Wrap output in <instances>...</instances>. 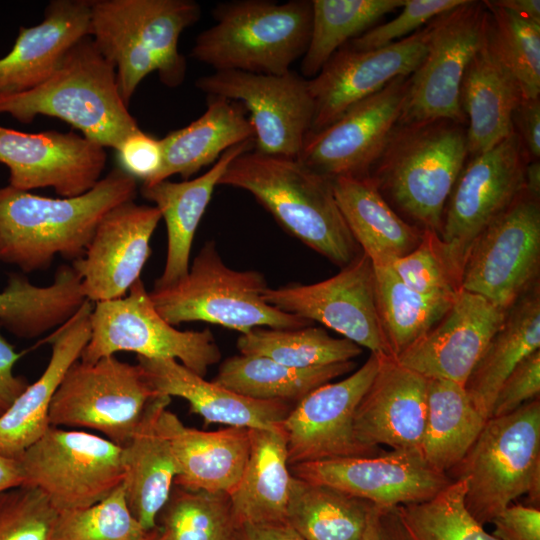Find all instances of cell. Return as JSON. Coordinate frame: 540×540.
<instances>
[{
	"instance_id": "cell-1",
	"label": "cell",
	"mask_w": 540,
	"mask_h": 540,
	"mask_svg": "<svg viewBox=\"0 0 540 540\" xmlns=\"http://www.w3.org/2000/svg\"><path fill=\"white\" fill-rule=\"evenodd\" d=\"M134 177L112 169L89 191L50 198L11 187L0 188V262L24 273L47 270L57 255L81 258L103 217L133 201Z\"/></svg>"
},
{
	"instance_id": "cell-2",
	"label": "cell",
	"mask_w": 540,
	"mask_h": 540,
	"mask_svg": "<svg viewBox=\"0 0 540 540\" xmlns=\"http://www.w3.org/2000/svg\"><path fill=\"white\" fill-rule=\"evenodd\" d=\"M218 185L249 192L290 235L344 267L360 252L338 207L332 179L298 159L246 151Z\"/></svg>"
},
{
	"instance_id": "cell-3",
	"label": "cell",
	"mask_w": 540,
	"mask_h": 540,
	"mask_svg": "<svg viewBox=\"0 0 540 540\" xmlns=\"http://www.w3.org/2000/svg\"><path fill=\"white\" fill-rule=\"evenodd\" d=\"M200 15V5L192 0H91L90 37L114 65L127 106L154 71L167 87L183 83L187 64L178 41Z\"/></svg>"
},
{
	"instance_id": "cell-4",
	"label": "cell",
	"mask_w": 540,
	"mask_h": 540,
	"mask_svg": "<svg viewBox=\"0 0 540 540\" xmlns=\"http://www.w3.org/2000/svg\"><path fill=\"white\" fill-rule=\"evenodd\" d=\"M0 113L25 124L38 115L59 118L87 139L115 150L140 130L120 95L114 65L90 36L77 42L42 84L0 96Z\"/></svg>"
},
{
	"instance_id": "cell-5",
	"label": "cell",
	"mask_w": 540,
	"mask_h": 540,
	"mask_svg": "<svg viewBox=\"0 0 540 540\" xmlns=\"http://www.w3.org/2000/svg\"><path fill=\"white\" fill-rule=\"evenodd\" d=\"M468 155L464 124L445 119L397 124L369 177L421 229L439 234Z\"/></svg>"
},
{
	"instance_id": "cell-6",
	"label": "cell",
	"mask_w": 540,
	"mask_h": 540,
	"mask_svg": "<svg viewBox=\"0 0 540 540\" xmlns=\"http://www.w3.org/2000/svg\"><path fill=\"white\" fill-rule=\"evenodd\" d=\"M212 15L215 24L196 37L190 55L215 71L282 75L309 44L311 0L223 2Z\"/></svg>"
},
{
	"instance_id": "cell-7",
	"label": "cell",
	"mask_w": 540,
	"mask_h": 540,
	"mask_svg": "<svg viewBox=\"0 0 540 540\" xmlns=\"http://www.w3.org/2000/svg\"><path fill=\"white\" fill-rule=\"evenodd\" d=\"M447 475L452 481L466 482L465 508L482 526L524 494L531 507L539 508L540 399L510 414L490 417Z\"/></svg>"
},
{
	"instance_id": "cell-8",
	"label": "cell",
	"mask_w": 540,
	"mask_h": 540,
	"mask_svg": "<svg viewBox=\"0 0 540 540\" xmlns=\"http://www.w3.org/2000/svg\"><path fill=\"white\" fill-rule=\"evenodd\" d=\"M267 287L260 272L228 267L210 240L182 279L148 293L156 311L174 327L203 321L244 334L260 327L298 329L313 324L269 305L263 298Z\"/></svg>"
},
{
	"instance_id": "cell-9",
	"label": "cell",
	"mask_w": 540,
	"mask_h": 540,
	"mask_svg": "<svg viewBox=\"0 0 540 540\" xmlns=\"http://www.w3.org/2000/svg\"><path fill=\"white\" fill-rule=\"evenodd\" d=\"M90 331L80 356L83 362L134 352L145 358L174 359L205 377L221 359L210 329L181 331L169 324L156 311L142 279L124 297L95 303Z\"/></svg>"
},
{
	"instance_id": "cell-10",
	"label": "cell",
	"mask_w": 540,
	"mask_h": 540,
	"mask_svg": "<svg viewBox=\"0 0 540 540\" xmlns=\"http://www.w3.org/2000/svg\"><path fill=\"white\" fill-rule=\"evenodd\" d=\"M17 459L23 485L38 488L58 513L94 505L124 480L122 447L85 431L49 426Z\"/></svg>"
},
{
	"instance_id": "cell-11",
	"label": "cell",
	"mask_w": 540,
	"mask_h": 540,
	"mask_svg": "<svg viewBox=\"0 0 540 540\" xmlns=\"http://www.w3.org/2000/svg\"><path fill=\"white\" fill-rule=\"evenodd\" d=\"M155 395L138 363L121 361L115 355L93 363L79 359L67 370L52 399L49 423L95 430L124 447Z\"/></svg>"
},
{
	"instance_id": "cell-12",
	"label": "cell",
	"mask_w": 540,
	"mask_h": 540,
	"mask_svg": "<svg viewBox=\"0 0 540 540\" xmlns=\"http://www.w3.org/2000/svg\"><path fill=\"white\" fill-rule=\"evenodd\" d=\"M484 1L465 0L430 21L426 55L409 76L398 124L451 120L466 125L460 105L465 70L488 26Z\"/></svg>"
},
{
	"instance_id": "cell-13",
	"label": "cell",
	"mask_w": 540,
	"mask_h": 540,
	"mask_svg": "<svg viewBox=\"0 0 540 540\" xmlns=\"http://www.w3.org/2000/svg\"><path fill=\"white\" fill-rule=\"evenodd\" d=\"M540 204L524 190L474 240L462 289L509 309L539 282Z\"/></svg>"
},
{
	"instance_id": "cell-14",
	"label": "cell",
	"mask_w": 540,
	"mask_h": 540,
	"mask_svg": "<svg viewBox=\"0 0 540 540\" xmlns=\"http://www.w3.org/2000/svg\"><path fill=\"white\" fill-rule=\"evenodd\" d=\"M528 161L514 131L491 149L471 156L462 168L445 206L439 233L461 275L474 240L524 190Z\"/></svg>"
},
{
	"instance_id": "cell-15",
	"label": "cell",
	"mask_w": 540,
	"mask_h": 540,
	"mask_svg": "<svg viewBox=\"0 0 540 540\" xmlns=\"http://www.w3.org/2000/svg\"><path fill=\"white\" fill-rule=\"evenodd\" d=\"M195 86L207 96L243 105L254 130L253 150L298 158L314 116L308 79L291 70L282 75L225 70L198 78Z\"/></svg>"
},
{
	"instance_id": "cell-16",
	"label": "cell",
	"mask_w": 540,
	"mask_h": 540,
	"mask_svg": "<svg viewBox=\"0 0 540 540\" xmlns=\"http://www.w3.org/2000/svg\"><path fill=\"white\" fill-rule=\"evenodd\" d=\"M263 298L282 312L321 323L377 356L393 357L377 310L373 263L363 252L328 279L267 287Z\"/></svg>"
},
{
	"instance_id": "cell-17",
	"label": "cell",
	"mask_w": 540,
	"mask_h": 540,
	"mask_svg": "<svg viewBox=\"0 0 540 540\" xmlns=\"http://www.w3.org/2000/svg\"><path fill=\"white\" fill-rule=\"evenodd\" d=\"M380 357L371 353L346 378L326 383L296 403L281 424L290 466L344 457L380 454L356 438V408L372 383Z\"/></svg>"
},
{
	"instance_id": "cell-18",
	"label": "cell",
	"mask_w": 540,
	"mask_h": 540,
	"mask_svg": "<svg viewBox=\"0 0 540 540\" xmlns=\"http://www.w3.org/2000/svg\"><path fill=\"white\" fill-rule=\"evenodd\" d=\"M408 79L395 78L327 127L309 132L297 159L330 179L368 177L398 124Z\"/></svg>"
},
{
	"instance_id": "cell-19",
	"label": "cell",
	"mask_w": 540,
	"mask_h": 540,
	"mask_svg": "<svg viewBox=\"0 0 540 540\" xmlns=\"http://www.w3.org/2000/svg\"><path fill=\"white\" fill-rule=\"evenodd\" d=\"M290 471L307 482L388 507L427 501L452 482L426 461L420 449L305 462L290 466Z\"/></svg>"
},
{
	"instance_id": "cell-20",
	"label": "cell",
	"mask_w": 540,
	"mask_h": 540,
	"mask_svg": "<svg viewBox=\"0 0 540 540\" xmlns=\"http://www.w3.org/2000/svg\"><path fill=\"white\" fill-rule=\"evenodd\" d=\"M431 34L430 22L410 36L372 50L340 48L308 79L314 103L309 132L319 131L355 103L375 94L397 77L410 76L423 61Z\"/></svg>"
},
{
	"instance_id": "cell-21",
	"label": "cell",
	"mask_w": 540,
	"mask_h": 540,
	"mask_svg": "<svg viewBox=\"0 0 540 540\" xmlns=\"http://www.w3.org/2000/svg\"><path fill=\"white\" fill-rule=\"evenodd\" d=\"M106 161L103 146L73 132L24 133L0 126V162L16 189L51 187L63 198L79 196L98 183Z\"/></svg>"
},
{
	"instance_id": "cell-22",
	"label": "cell",
	"mask_w": 540,
	"mask_h": 540,
	"mask_svg": "<svg viewBox=\"0 0 540 540\" xmlns=\"http://www.w3.org/2000/svg\"><path fill=\"white\" fill-rule=\"evenodd\" d=\"M161 219L157 207L134 200L103 217L84 255L72 262L86 300L97 303L124 297L141 279L151 255L150 240Z\"/></svg>"
},
{
	"instance_id": "cell-23",
	"label": "cell",
	"mask_w": 540,
	"mask_h": 540,
	"mask_svg": "<svg viewBox=\"0 0 540 540\" xmlns=\"http://www.w3.org/2000/svg\"><path fill=\"white\" fill-rule=\"evenodd\" d=\"M507 310L462 289L441 320L395 359L426 378L464 386Z\"/></svg>"
},
{
	"instance_id": "cell-24",
	"label": "cell",
	"mask_w": 540,
	"mask_h": 540,
	"mask_svg": "<svg viewBox=\"0 0 540 540\" xmlns=\"http://www.w3.org/2000/svg\"><path fill=\"white\" fill-rule=\"evenodd\" d=\"M380 357V356H379ZM428 378L380 357L379 369L354 415L357 440L381 450L420 449L425 428Z\"/></svg>"
},
{
	"instance_id": "cell-25",
	"label": "cell",
	"mask_w": 540,
	"mask_h": 540,
	"mask_svg": "<svg viewBox=\"0 0 540 540\" xmlns=\"http://www.w3.org/2000/svg\"><path fill=\"white\" fill-rule=\"evenodd\" d=\"M156 395L180 397L189 403L205 425L224 424L246 429H277L294 405L257 400L207 381L174 359L137 356Z\"/></svg>"
},
{
	"instance_id": "cell-26",
	"label": "cell",
	"mask_w": 540,
	"mask_h": 540,
	"mask_svg": "<svg viewBox=\"0 0 540 540\" xmlns=\"http://www.w3.org/2000/svg\"><path fill=\"white\" fill-rule=\"evenodd\" d=\"M91 0H53L38 25L20 27L12 50L0 59V96L46 81L67 52L90 36Z\"/></svg>"
},
{
	"instance_id": "cell-27",
	"label": "cell",
	"mask_w": 540,
	"mask_h": 540,
	"mask_svg": "<svg viewBox=\"0 0 540 540\" xmlns=\"http://www.w3.org/2000/svg\"><path fill=\"white\" fill-rule=\"evenodd\" d=\"M92 308V302L85 300L77 313L47 338L51 355L45 370L0 417V454L17 459L49 428L52 399L90 339Z\"/></svg>"
},
{
	"instance_id": "cell-28",
	"label": "cell",
	"mask_w": 540,
	"mask_h": 540,
	"mask_svg": "<svg viewBox=\"0 0 540 540\" xmlns=\"http://www.w3.org/2000/svg\"><path fill=\"white\" fill-rule=\"evenodd\" d=\"M159 426L168 439L178 474L174 486L230 495L238 485L250 452L249 429L203 431L188 427L164 409Z\"/></svg>"
},
{
	"instance_id": "cell-29",
	"label": "cell",
	"mask_w": 540,
	"mask_h": 540,
	"mask_svg": "<svg viewBox=\"0 0 540 540\" xmlns=\"http://www.w3.org/2000/svg\"><path fill=\"white\" fill-rule=\"evenodd\" d=\"M253 148L254 140L229 148L209 170L192 180L142 184V196L155 204L167 229L165 265L153 287L170 285L188 273L194 235L215 187L233 159Z\"/></svg>"
},
{
	"instance_id": "cell-30",
	"label": "cell",
	"mask_w": 540,
	"mask_h": 540,
	"mask_svg": "<svg viewBox=\"0 0 540 540\" xmlns=\"http://www.w3.org/2000/svg\"><path fill=\"white\" fill-rule=\"evenodd\" d=\"M171 402L155 395L148 403L131 440L122 447L123 487L127 504L147 531L159 528L157 519L169 500L178 474L170 443L159 418Z\"/></svg>"
},
{
	"instance_id": "cell-31",
	"label": "cell",
	"mask_w": 540,
	"mask_h": 540,
	"mask_svg": "<svg viewBox=\"0 0 540 540\" xmlns=\"http://www.w3.org/2000/svg\"><path fill=\"white\" fill-rule=\"evenodd\" d=\"M522 98L517 82L490 41L487 26L484 40L469 62L460 87L470 156L491 149L514 132L513 114Z\"/></svg>"
},
{
	"instance_id": "cell-32",
	"label": "cell",
	"mask_w": 540,
	"mask_h": 540,
	"mask_svg": "<svg viewBox=\"0 0 540 540\" xmlns=\"http://www.w3.org/2000/svg\"><path fill=\"white\" fill-rule=\"evenodd\" d=\"M332 186L354 240L373 265H390L420 244L423 229L403 220L371 177H336Z\"/></svg>"
},
{
	"instance_id": "cell-33",
	"label": "cell",
	"mask_w": 540,
	"mask_h": 540,
	"mask_svg": "<svg viewBox=\"0 0 540 540\" xmlns=\"http://www.w3.org/2000/svg\"><path fill=\"white\" fill-rule=\"evenodd\" d=\"M207 109L187 126L160 139L162 166L152 182L180 175L184 180L201 168L215 163L229 148L254 140V130L239 102L207 96Z\"/></svg>"
},
{
	"instance_id": "cell-34",
	"label": "cell",
	"mask_w": 540,
	"mask_h": 540,
	"mask_svg": "<svg viewBox=\"0 0 540 540\" xmlns=\"http://www.w3.org/2000/svg\"><path fill=\"white\" fill-rule=\"evenodd\" d=\"M249 433L248 460L228 495L233 513L241 525L286 522L293 475L282 428Z\"/></svg>"
},
{
	"instance_id": "cell-35",
	"label": "cell",
	"mask_w": 540,
	"mask_h": 540,
	"mask_svg": "<svg viewBox=\"0 0 540 540\" xmlns=\"http://www.w3.org/2000/svg\"><path fill=\"white\" fill-rule=\"evenodd\" d=\"M540 350L539 282L508 310L470 372L464 388L474 406L488 420L499 388L527 356Z\"/></svg>"
},
{
	"instance_id": "cell-36",
	"label": "cell",
	"mask_w": 540,
	"mask_h": 540,
	"mask_svg": "<svg viewBox=\"0 0 540 540\" xmlns=\"http://www.w3.org/2000/svg\"><path fill=\"white\" fill-rule=\"evenodd\" d=\"M85 300L81 277L72 265L58 267L47 286L12 273L0 292V327L18 338H36L69 321Z\"/></svg>"
},
{
	"instance_id": "cell-37",
	"label": "cell",
	"mask_w": 540,
	"mask_h": 540,
	"mask_svg": "<svg viewBox=\"0 0 540 540\" xmlns=\"http://www.w3.org/2000/svg\"><path fill=\"white\" fill-rule=\"evenodd\" d=\"M486 421L463 385L428 378L422 455L432 467L447 474L465 456Z\"/></svg>"
},
{
	"instance_id": "cell-38",
	"label": "cell",
	"mask_w": 540,
	"mask_h": 540,
	"mask_svg": "<svg viewBox=\"0 0 540 540\" xmlns=\"http://www.w3.org/2000/svg\"><path fill=\"white\" fill-rule=\"evenodd\" d=\"M354 368L355 362L347 361L300 369L262 356L239 354L222 362L213 381L249 398L295 405L316 388Z\"/></svg>"
},
{
	"instance_id": "cell-39",
	"label": "cell",
	"mask_w": 540,
	"mask_h": 540,
	"mask_svg": "<svg viewBox=\"0 0 540 540\" xmlns=\"http://www.w3.org/2000/svg\"><path fill=\"white\" fill-rule=\"evenodd\" d=\"M373 504L293 476L286 522L304 540H357Z\"/></svg>"
},
{
	"instance_id": "cell-40",
	"label": "cell",
	"mask_w": 540,
	"mask_h": 540,
	"mask_svg": "<svg viewBox=\"0 0 540 540\" xmlns=\"http://www.w3.org/2000/svg\"><path fill=\"white\" fill-rule=\"evenodd\" d=\"M381 326L394 358L421 339L446 314L454 299L409 289L389 265H373Z\"/></svg>"
},
{
	"instance_id": "cell-41",
	"label": "cell",
	"mask_w": 540,
	"mask_h": 540,
	"mask_svg": "<svg viewBox=\"0 0 540 540\" xmlns=\"http://www.w3.org/2000/svg\"><path fill=\"white\" fill-rule=\"evenodd\" d=\"M312 23L301 72L315 77L344 45L363 34L383 16L402 8L405 0H311Z\"/></svg>"
},
{
	"instance_id": "cell-42",
	"label": "cell",
	"mask_w": 540,
	"mask_h": 540,
	"mask_svg": "<svg viewBox=\"0 0 540 540\" xmlns=\"http://www.w3.org/2000/svg\"><path fill=\"white\" fill-rule=\"evenodd\" d=\"M240 354L262 356L294 368L307 369L352 361L362 348L330 336L323 328H254L237 340Z\"/></svg>"
},
{
	"instance_id": "cell-43",
	"label": "cell",
	"mask_w": 540,
	"mask_h": 540,
	"mask_svg": "<svg viewBox=\"0 0 540 540\" xmlns=\"http://www.w3.org/2000/svg\"><path fill=\"white\" fill-rule=\"evenodd\" d=\"M157 524L169 540H241L229 496L174 486Z\"/></svg>"
},
{
	"instance_id": "cell-44",
	"label": "cell",
	"mask_w": 540,
	"mask_h": 540,
	"mask_svg": "<svg viewBox=\"0 0 540 540\" xmlns=\"http://www.w3.org/2000/svg\"><path fill=\"white\" fill-rule=\"evenodd\" d=\"M465 492L466 482L455 480L432 499L398 506L409 540H498L468 513Z\"/></svg>"
},
{
	"instance_id": "cell-45",
	"label": "cell",
	"mask_w": 540,
	"mask_h": 540,
	"mask_svg": "<svg viewBox=\"0 0 540 540\" xmlns=\"http://www.w3.org/2000/svg\"><path fill=\"white\" fill-rule=\"evenodd\" d=\"M488 35L499 58L517 82L522 97H540V24L484 1Z\"/></svg>"
},
{
	"instance_id": "cell-46",
	"label": "cell",
	"mask_w": 540,
	"mask_h": 540,
	"mask_svg": "<svg viewBox=\"0 0 540 540\" xmlns=\"http://www.w3.org/2000/svg\"><path fill=\"white\" fill-rule=\"evenodd\" d=\"M159 529H144L132 514L120 484L94 505L59 512L52 540H152Z\"/></svg>"
},
{
	"instance_id": "cell-47",
	"label": "cell",
	"mask_w": 540,
	"mask_h": 540,
	"mask_svg": "<svg viewBox=\"0 0 540 540\" xmlns=\"http://www.w3.org/2000/svg\"><path fill=\"white\" fill-rule=\"evenodd\" d=\"M389 266L404 285L422 295L455 298L462 290V275L433 230H423L420 244Z\"/></svg>"
},
{
	"instance_id": "cell-48",
	"label": "cell",
	"mask_w": 540,
	"mask_h": 540,
	"mask_svg": "<svg viewBox=\"0 0 540 540\" xmlns=\"http://www.w3.org/2000/svg\"><path fill=\"white\" fill-rule=\"evenodd\" d=\"M58 512L36 487L0 494V540H52Z\"/></svg>"
},
{
	"instance_id": "cell-49",
	"label": "cell",
	"mask_w": 540,
	"mask_h": 540,
	"mask_svg": "<svg viewBox=\"0 0 540 540\" xmlns=\"http://www.w3.org/2000/svg\"><path fill=\"white\" fill-rule=\"evenodd\" d=\"M465 0H405L402 11L391 21L375 26L346 45L356 50L382 48L415 33L444 12Z\"/></svg>"
},
{
	"instance_id": "cell-50",
	"label": "cell",
	"mask_w": 540,
	"mask_h": 540,
	"mask_svg": "<svg viewBox=\"0 0 540 540\" xmlns=\"http://www.w3.org/2000/svg\"><path fill=\"white\" fill-rule=\"evenodd\" d=\"M540 350L524 358L506 377L496 395L491 417L503 416L539 398Z\"/></svg>"
},
{
	"instance_id": "cell-51",
	"label": "cell",
	"mask_w": 540,
	"mask_h": 540,
	"mask_svg": "<svg viewBox=\"0 0 540 540\" xmlns=\"http://www.w3.org/2000/svg\"><path fill=\"white\" fill-rule=\"evenodd\" d=\"M121 169L141 179L143 184L153 181L161 169L163 149L156 139L141 129L128 136L117 149Z\"/></svg>"
},
{
	"instance_id": "cell-52",
	"label": "cell",
	"mask_w": 540,
	"mask_h": 540,
	"mask_svg": "<svg viewBox=\"0 0 540 540\" xmlns=\"http://www.w3.org/2000/svg\"><path fill=\"white\" fill-rule=\"evenodd\" d=\"M492 535L498 540H540V509L521 504L507 506L495 519Z\"/></svg>"
},
{
	"instance_id": "cell-53",
	"label": "cell",
	"mask_w": 540,
	"mask_h": 540,
	"mask_svg": "<svg viewBox=\"0 0 540 540\" xmlns=\"http://www.w3.org/2000/svg\"><path fill=\"white\" fill-rule=\"evenodd\" d=\"M513 127L529 160L540 157V97L522 98L513 114Z\"/></svg>"
},
{
	"instance_id": "cell-54",
	"label": "cell",
	"mask_w": 540,
	"mask_h": 540,
	"mask_svg": "<svg viewBox=\"0 0 540 540\" xmlns=\"http://www.w3.org/2000/svg\"><path fill=\"white\" fill-rule=\"evenodd\" d=\"M20 357L21 354L0 332V417L29 385L24 377L14 372Z\"/></svg>"
},
{
	"instance_id": "cell-55",
	"label": "cell",
	"mask_w": 540,
	"mask_h": 540,
	"mask_svg": "<svg viewBox=\"0 0 540 540\" xmlns=\"http://www.w3.org/2000/svg\"><path fill=\"white\" fill-rule=\"evenodd\" d=\"M357 540H409L398 506H372L364 531Z\"/></svg>"
},
{
	"instance_id": "cell-56",
	"label": "cell",
	"mask_w": 540,
	"mask_h": 540,
	"mask_svg": "<svg viewBox=\"0 0 540 540\" xmlns=\"http://www.w3.org/2000/svg\"><path fill=\"white\" fill-rule=\"evenodd\" d=\"M241 540H304L287 522L241 525Z\"/></svg>"
},
{
	"instance_id": "cell-57",
	"label": "cell",
	"mask_w": 540,
	"mask_h": 540,
	"mask_svg": "<svg viewBox=\"0 0 540 540\" xmlns=\"http://www.w3.org/2000/svg\"><path fill=\"white\" fill-rule=\"evenodd\" d=\"M23 483L22 469L18 459L0 454V494L22 486Z\"/></svg>"
},
{
	"instance_id": "cell-58",
	"label": "cell",
	"mask_w": 540,
	"mask_h": 540,
	"mask_svg": "<svg viewBox=\"0 0 540 540\" xmlns=\"http://www.w3.org/2000/svg\"><path fill=\"white\" fill-rule=\"evenodd\" d=\"M490 3L540 24L539 0H497L490 1Z\"/></svg>"
},
{
	"instance_id": "cell-59",
	"label": "cell",
	"mask_w": 540,
	"mask_h": 540,
	"mask_svg": "<svg viewBox=\"0 0 540 540\" xmlns=\"http://www.w3.org/2000/svg\"><path fill=\"white\" fill-rule=\"evenodd\" d=\"M524 191L530 196L539 199L540 196V162L530 160L526 163L523 180Z\"/></svg>"
},
{
	"instance_id": "cell-60",
	"label": "cell",
	"mask_w": 540,
	"mask_h": 540,
	"mask_svg": "<svg viewBox=\"0 0 540 540\" xmlns=\"http://www.w3.org/2000/svg\"><path fill=\"white\" fill-rule=\"evenodd\" d=\"M152 540H169L165 532L159 529L158 533L152 538Z\"/></svg>"
}]
</instances>
